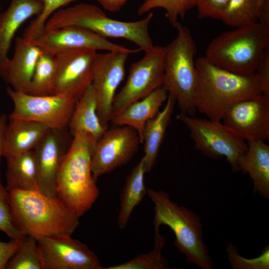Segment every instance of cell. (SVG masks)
Wrapping results in <instances>:
<instances>
[{
    "instance_id": "cell-1",
    "label": "cell",
    "mask_w": 269,
    "mask_h": 269,
    "mask_svg": "<svg viewBox=\"0 0 269 269\" xmlns=\"http://www.w3.org/2000/svg\"><path fill=\"white\" fill-rule=\"evenodd\" d=\"M196 66L194 106L209 119L222 121L233 105L263 94L255 73L236 74L213 64L205 57L196 60Z\"/></svg>"
},
{
    "instance_id": "cell-2",
    "label": "cell",
    "mask_w": 269,
    "mask_h": 269,
    "mask_svg": "<svg viewBox=\"0 0 269 269\" xmlns=\"http://www.w3.org/2000/svg\"><path fill=\"white\" fill-rule=\"evenodd\" d=\"M10 203L15 225L37 241L47 237L72 235L79 224L77 216L58 196L38 190H11Z\"/></svg>"
},
{
    "instance_id": "cell-3",
    "label": "cell",
    "mask_w": 269,
    "mask_h": 269,
    "mask_svg": "<svg viewBox=\"0 0 269 269\" xmlns=\"http://www.w3.org/2000/svg\"><path fill=\"white\" fill-rule=\"evenodd\" d=\"M72 137L59 169L56 191L57 196L80 218L99 195L91 165L97 141L83 132L77 133Z\"/></svg>"
},
{
    "instance_id": "cell-4",
    "label": "cell",
    "mask_w": 269,
    "mask_h": 269,
    "mask_svg": "<svg viewBox=\"0 0 269 269\" xmlns=\"http://www.w3.org/2000/svg\"><path fill=\"white\" fill-rule=\"evenodd\" d=\"M153 16L151 12L139 20L120 21L109 17L94 4L80 3L55 11L46 21L44 30L79 27L106 38L125 39L145 51L154 46L148 29Z\"/></svg>"
},
{
    "instance_id": "cell-5",
    "label": "cell",
    "mask_w": 269,
    "mask_h": 269,
    "mask_svg": "<svg viewBox=\"0 0 269 269\" xmlns=\"http://www.w3.org/2000/svg\"><path fill=\"white\" fill-rule=\"evenodd\" d=\"M147 194L153 204L154 228L168 226L173 232L174 246L184 254L187 261L202 269H211L213 262L203 237L199 216L186 207L173 202L161 190L147 188Z\"/></svg>"
},
{
    "instance_id": "cell-6",
    "label": "cell",
    "mask_w": 269,
    "mask_h": 269,
    "mask_svg": "<svg viewBox=\"0 0 269 269\" xmlns=\"http://www.w3.org/2000/svg\"><path fill=\"white\" fill-rule=\"evenodd\" d=\"M269 46V30L257 22L236 27L214 38L205 57L211 63L242 75L255 73L258 61Z\"/></svg>"
},
{
    "instance_id": "cell-7",
    "label": "cell",
    "mask_w": 269,
    "mask_h": 269,
    "mask_svg": "<svg viewBox=\"0 0 269 269\" xmlns=\"http://www.w3.org/2000/svg\"><path fill=\"white\" fill-rule=\"evenodd\" d=\"M176 37L164 48L163 85L178 104L181 113L194 116L197 46L189 29L180 22Z\"/></svg>"
},
{
    "instance_id": "cell-8",
    "label": "cell",
    "mask_w": 269,
    "mask_h": 269,
    "mask_svg": "<svg viewBox=\"0 0 269 269\" xmlns=\"http://www.w3.org/2000/svg\"><path fill=\"white\" fill-rule=\"evenodd\" d=\"M177 119L188 129L195 149L212 158H226L234 172L247 150V142L220 121L204 119L180 113Z\"/></svg>"
},
{
    "instance_id": "cell-9",
    "label": "cell",
    "mask_w": 269,
    "mask_h": 269,
    "mask_svg": "<svg viewBox=\"0 0 269 269\" xmlns=\"http://www.w3.org/2000/svg\"><path fill=\"white\" fill-rule=\"evenodd\" d=\"M13 103L8 118L43 123L51 129H67L77 100L63 95H33L8 87Z\"/></svg>"
},
{
    "instance_id": "cell-10",
    "label": "cell",
    "mask_w": 269,
    "mask_h": 269,
    "mask_svg": "<svg viewBox=\"0 0 269 269\" xmlns=\"http://www.w3.org/2000/svg\"><path fill=\"white\" fill-rule=\"evenodd\" d=\"M163 74L164 48L154 45L144 51L141 59L132 64L125 84L115 97L111 118L130 104L162 86Z\"/></svg>"
},
{
    "instance_id": "cell-11",
    "label": "cell",
    "mask_w": 269,
    "mask_h": 269,
    "mask_svg": "<svg viewBox=\"0 0 269 269\" xmlns=\"http://www.w3.org/2000/svg\"><path fill=\"white\" fill-rule=\"evenodd\" d=\"M97 51L70 49L55 55L56 73L51 94L78 100L92 84Z\"/></svg>"
},
{
    "instance_id": "cell-12",
    "label": "cell",
    "mask_w": 269,
    "mask_h": 269,
    "mask_svg": "<svg viewBox=\"0 0 269 269\" xmlns=\"http://www.w3.org/2000/svg\"><path fill=\"white\" fill-rule=\"evenodd\" d=\"M128 51H108L97 53L93 67L92 85L97 101V114L106 128L112 117V106L116 91L125 76Z\"/></svg>"
},
{
    "instance_id": "cell-13",
    "label": "cell",
    "mask_w": 269,
    "mask_h": 269,
    "mask_svg": "<svg viewBox=\"0 0 269 269\" xmlns=\"http://www.w3.org/2000/svg\"><path fill=\"white\" fill-rule=\"evenodd\" d=\"M136 132L127 126L108 129L97 141L91 158L92 171L97 181L100 176L129 161L140 143Z\"/></svg>"
},
{
    "instance_id": "cell-14",
    "label": "cell",
    "mask_w": 269,
    "mask_h": 269,
    "mask_svg": "<svg viewBox=\"0 0 269 269\" xmlns=\"http://www.w3.org/2000/svg\"><path fill=\"white\" fill-rule=\"evenodd\" d=\"M43 269H103L96 254L71 235H60L37 241Z\"/></svg>"
},
{
    "instance_id": "cell-15",
    "label": "cell",
    "mask_w": 269,
    "mask_h": 269,
    "mask_svg": "<svg viewBox=\"0 0 269 269\" xmlns=\"http://www.w3.org/2000/svg\"><path fill=\"white\" fill-rule=\"evenodd\" d=\"M223 123L245 141L269 139V97L263 94L233 105Z\"/></svg>"
},
{
    "instance_id": "cell-16",
    "label": "cell",
    "mask_w": 269,
    "mask_h": 269,
    "mask_svg": "<svg viewBox=\"0 0 269 269\" xmlns=\"http://www.w3.org/2000/svg\"><path fill=\"white\" fill-rule=\"evenodd\" d=\"M33 43L43 51L55 55L70 49L86 48L96 51H123L132 54L139 52L137 49H130L113 43L102 36L89 30L76 27H65L44 30L34 39Z\"/></svg>"
},
{
    "instance_id": "cell-17",
    "label": "cell",
    "mask_w": 269,
    "mask_h": 269,
    "mask_svg": "<svg viewBox=\"0 0 269 269\" xmlns=\"http://www.w3.org/2000/svg\"><path fill=\"white\" fill-rule=\"evenodd\" d=\"M67 129H50L34 148L39 191L57 196L56 179L60 165L70 146Z\"/></svg>"
},
{
    "instance_id": "cell-18",
    "label": "cell",
    "mask_w": 269,
    "mask_h": 269,
    "mask_svg": "<svg viewBox=\"0 0 269 269\" xmlns=\"http://www.w3.org/2000/svg\"><path fill=\"white\" fill-rule=\"evenodd\" d=\"M42 0H11L7 9L0 13V76L4 79L9 59L8 52L19 27L28 18L42 11Z\"/></svg>"
},
{
    "instance_id": "cell-19",
    "label": "cell",
    "mask_w": 269,
    "mask_h": 269,
    "mask_svg": "<svg viewBox=\"0 0 269 269\" xmlns=\"http://www.w3.org/2000/svg\"><path fill=\"white\" fill-rule=\"evenodd\" d=\"M168 96L167 91L161 86L146 97L127 106L113 116L110 123L116 126H127L133 129L142 143L146 122L160 111Z\"/></svg>"
},
{
    "instance_id": "cell-20",
    "label": "cell",
    "mask_w": 269,
    "mask_h": 269,
    "mask_svg": "<svg viewBox=\"0 0 269 269\" xmlns=\"http://www.w3.org/2000/svg\"><path fill=\"white\" fill-rule=\"evenodd\" d=\"M43 50L22 37L15 39L13 56L4 78L15 91L27 93L34 70Z\"/></svg>"
},
{
    "instance_id": "cell-21",
    "label": "cell",
    "mask_w": 269,
    "mask_h": 269,
    "mask_svg": "<svg viewBox=\"0 0 269 269\" xmlns=\"http://www.w3.org/2000/svg\"><path fill=\"white\" fill-rule=\"evenodd\" d=\"M8 119L3 153L5 158L33 150L51 129L40 122Z\"/></svg>"
},
{
    "instance_id": "cell-22",
    "label": "cell",
    "mask_w": 269,
    "mask_h": 269,
    "mask_svg": "<svg viewBox=\"0 0 269 269\" xmlns=\"http://www.w3.org/2000/svg\"><path fill=\"white\" fill-rule=\"evenodd\" d=\"M247 150L238 162L239 171L249 175L254 194L269 199V146L265 141H247Z\"/></svg>"
},
{
    "instance_id": "cell-23",
    "label": "cell",
    "mask_w": 269,
    "mask_h": 269,
    "mask_svg": "<svg viewBox=\"0 0 269 269\" xmlns=\"http://www.w3.org/2000/svg\"><path fill=\"white\" fill-rule=\"evenodd\" d=\"M68 128L71 135L77 133H86L97 141L108 128L101 122L97 114V101L91 84L77 100Z\"/></svg>"
},
{
    "instance_id": "cell-24",
    "label": "cell",
    "mask_w": 269,
    "mask_h": 269,
    "mask_svg": "<svg viewBox=\"0 0 269 269\" xmlns=\"http://www.w3.org/2000/svg\"><path fill=\"white\" fill-rule=\"evenodd\" d=\"M175 104L174 98L168 94L163 109L148 120L144 126L142 142L144 144V154L142 158L146 173L151 170L156 162Z\"/></svg>"
},
{
    "instance_id": "cell-25",
    "label": "cell",
    "mask_w": 269,
    "mask_h": 269,
    "mask_svg": "<svg viewBox=\"0 0 269 269\" xmlns=\"http://www.w3.org/2000/svg\"><path fill=\"white\" fill-rule=\"evenodd\" d=\"M6 188L38 190V176L33 150L6 158Z\"/></svg>"
},
{
    "instance_id": "cell-26",
    "label": "cell",
    "mask_w": 269,
    "mask_h": 269,
    "mask_svg": "<svg viewBox=\"0 0 269 269\" xmlns=\"http://www.w3.org/2000/svg\"><path fill=\"white\" fill-rule=\"evenodd\" d=\"M146 173L142 158L126 178L121 196L118 218L119 227L122 229L126 227L134 209L147 193L144 182Z\"/></svg>"
},
{
    "instance_id": "cell-27",
    "label": "cell",
    "mask_w": 269,
    "mask_h": 269,
    "mask_svg": "<svg viewBox=\"0 0 269 269\" xmlns=\"http://www.w3.org/2000/svg\"><path fill=\"white\" fill-rule=\"evenodd\" d=\"M266 0H230L220 20L235 27L257 22Z\"/></svg>"
},
{
    "instance_id": "cell-28",
    "label": "cell",
    "mask_w": 269,
    "mask_h": 269,
    "mask_svg": "<svg viewBox=\"0 0 269 269\" xmlns=\"http://www.w3.org/2000/svg\"><path fill=\"white\" fill-rule=\"evenodd\" d=\"M56 73L55 56L43 50L37 61L27 93L33 95H51Z\"/></svg>"
},
{
    "instance_id": "cell-29",
    "label": "cell",
    "mask_w": 269,
    "mask_h": 269,
    "mask_svg": "<svg viewBox=\"0 0 269 269\" xmlns=\"http://www.w3.org/2000/svg\"><path fill=\"white\" fill-rule=\"evenodd\" d=\"M165 239L159 233V228H154V245L152 250L139 255L124 263L104 268L105 269H168L167 260L162 250Z\"/></svg>"
},
{
    "instance_id": "cell-30",
    "label": "cell",
    "mask_w": 269,
    "mask_h": 269,
    "mask_svg": "<svg viewBox=\"0 0 269 269\" xmlns=\"http://www.w3.org/2000/svg\"><path fill=\"white\" fill-rule=\"evenodd\" d=\"M5 269H43L37 240L27 236L20 242Z\"/></svg>"
},
{
    "instance_id": "cell-31",
    "label": "cell",
    "mask_w": 269,
    "mask_h": 269,
    "mask_svg": "<svg viewBox=\"0 0 269 269\" xmlns=\"http://www.w3.org/2000/svg\"><path fill=\"white\" fill-rule=\"evenodd\" d=\"M195 7L194 0H144L137 10L139 15L148 12L156 8H162L165 11V17L174 27L183 19L186 12Z\"/></svg>"
},
{
    "instance_id": "cell-32",
    "label": "cell",
    "mask_w": 269,
    "mask_h": 269,
    "mask_svg": "<svg viewBox=\"0 0 269 269\" xmlns=\"http://www.w3.org/2000/svg\"><path fill=\"white\" fill-rule=\"evenodd\" d=\"M43 8L41 13L25 29L22 37L31 43L44 31L45 25L51 15L62 7L78 0H42Z\"/></svg>"
},
{
    "instance_id": "cell-33",
    "label": "cell",
    "mask_w": 269,
    "mask_h": 269,
    "mask_svg": "<svg viewBox=\"0 0 269 269\" xmlns=\"http://www.w3.org/2000/svg\"><path fill=\"white\" fill-rule=\"evenodd\" d=\"M0 231L10 239L19 242L27 236L23 235L15 224L11 210L9 191L2 183L0 173Z\"/></svg>"
},
{
    "instance_id": "cell-34",
    "label": "cell",
    "mask_w": 269,
    "mask_h": 269,
    "mask_svg": "<svg viewBox=\"0 0 269 269\" xmlns=\"http://www.w3.org/2000/svg\"><path fill=\"white\" fill-rule=\"evenodd\" d=\"M228 259L232 268L234 269H269V247H264L262 254L257 258L249 259L241 256L237 247L232 244L226 248Z\"/></svg>"
},
{
    "instance_id": "cell-35",
    "label": "cell",
    "mask_w": 269,
    "mask_h": 269,
    "mask_svg": "<svg viewBox=\"0 0 269 269\" xmlns=\"http://www.w3.org/2000/svg\"><path fill=\"white\" fill-rule=\"evenodd\" d=\"M200 18L221 19L230 0H194Z\"/></svg>"
},
{
    "instance_id": "cell-36",
    "label": "cell",
    "mask_w": 269,
    "mask_h": 269,
    "mask_svg": "<svg viewBox=\"0 0 269 269\" xmlns=\"http://www.w3.org/2000/svg\"><path fill=\"white\" fill-rule=\"evenodd\" d=\"M255 74L263 94L269 97V46L262 54L256 67Z\"/></svg>"
},
{
    "instance_id": "cell-37",
    "label": "cell",
    "mask_w": 269,
    "mask_h": 269,
    "mask_svg": "<svg viewBox=\"0 0 269 269\" xmlns=\"http://www.w3.org/2000/svg\"><path fill=\"white\" fill-rule=\"evenodd\" d=\"M10 239L8 242L0 241V269H5L7 264L17 250L19 243Z\"/></svg>"
},
{
    "instance_id": "cell-38",
    "label": "cell",
    "mask_w": 269,
    "mask_h": 269,
    "mask_svg": "<svg viewBox=\"0 0 269 269\" xmlns=\"http://www.w3.org/2000/svg\"><path fill=\"white\" fill-rule=\"evenodd\" d=\"M102 7L111 12L120 10L128 0H96Z\"/></svg>"
},
{
    "instance_id": "cell-39",
    "label": "cell",
    "mask_w": 269,
    "mask_h": 269,
    "mask_svg": "<svg viewBox=\"0 0 269 269\" xmlns=\"http://www.w3.org/2000/svg\"><path fill=\"white\" fill-rule=\"evenodd\" d=\"M7 118L5 115L0 116V164L3 156L5 132L7 126Z\"/></svg>"
},
{
    "instance_id": "cell-40",
    "label": "cell",
    "mask_w": 269,
    "mask_h": 269,
    "mask_svg": "<svg viewBox=\"0 0 269 269\" xmlns=\"http://www.w3.org/2000/svg\"><path fill=\"white\" fill-rule=\"evenodd\" d=\"M258 21L265 28L269 30V0L264 4L259 15Z\"/></svg>"
}]
</instances>
